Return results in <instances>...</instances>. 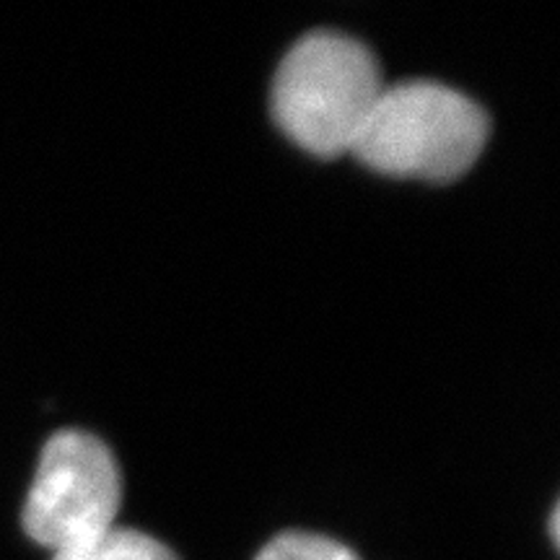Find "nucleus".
I'll list each match as a JSON object with an SVG mask.
<instances>
[{
    "instance_id": "4",
    "label": "nucleus",
    "mask_w": 560,
    "mask_h": 560,
    "mask_svg": "<svg viewBox=\"0 0 560 560\" xmlns=\"http://www.w3.org/2000/svg\"><path fill=\"white\" fill-rule=\"evenodd\" d=\"M52 560H179L174 552L145 532L117 527L100 532L91 540L55 552Z\"/></svg>"
},
{
    "instance_id": "1",
    "label": "nucleus",
    "mask_w": 560,
    "mask_h": 560,
    "mask_svg": "<svg viewBox=\"0 0 560 560\" xmlns=\"http://www.w3.org/2000/svg\"><path fill=\"white\" fill-rule=\"evenodd\" d=\"M382 89L380 62L361 39L314 30L280 60L272 115L306 151L338 156L353 149Z\"/></svg>"
},
{
    "instance_id": "3",
    "label": "nucleus",
    "mask_w": 560,
    "mask_h": 560,
    "mask_svg": "<svg viewBox=\"0 0 560 560\" xmlns=\"http://www.w3.org/2000/svg\"><path fill=\"white\" fill-rule=\"evenodd\" d=\"M120 501V470L107 444L89 431H60L42 450L24 529L52 552L68 550L109 529Z\"/></svg>"
},
{
    "instance_id": "5",
    "label": "nucleus",
    "mask_w": 560,
    "mask_h": 560,
    "mask_svg": "<svg viewBox=\"0 0 560 560\" xmlns=\"http://www.w3.org/2000/svg\"><path fill=\"white\" fill-rule=\"evenodd\" d=\"M255 560H359L348 545L314 532H283Z\"/></svg>"
},
{
    "instance_id": "2",
    "label": "nucleus",
    "mask_w": 560,
    "mask_h": 560,
    "mask_svg": "<svg viewBox=\"0 0 560 560\" xmlns=\"http://www.w3.org/2000/svg\"><path fill=\"white\" fill-rule=\"evenodd\" d=\"M488 115L462 91L436 81L384 83L353 151L395 177L454 179L480 156Z\"/></svg>"
}]
</instances>
